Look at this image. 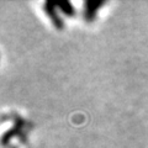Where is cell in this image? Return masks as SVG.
I'll return each instance as SVG.
<instances>
[{"mask_svg": "<svg viewBox=\"0 0 148 148\" xmlns=\"http://www.w3.org/2000/svg\"><path fill=\"white\" fill-rule=\"evenodd\" d=\"M57 6L59 10L68 16H73L74 14H75L74 6L72 5V3H69V1H59V3H57Z\"/></svg>", "mask_w": 148, "mask_h": 148, "instance_id": "3957f363", "label": "cell"}, {"mask_svg": "<svg viewBox=\"0 0 148 148\" xmlns=\"http://www.w3.org/2000/svg\"><path fill=\"white\" fill-rule=\"evenodd\" d=\"M43 9H45V12L48 15L49 20L52 21L53 26L56 27V29H58V30H62L63 29V21L58 15L57 3L56 1H46Z\"/></svg>", "mask_w": 148, "mask_h": 148, "instance_id": "6da1fadb", "label": "cell"}, {"mask_svg": "<svg viewBox=\"0 0 148 148\" xmlns=\"http://www.w3.org/2000/svg\"><path fill=\"white\" fill-rule=\"evenodd\" d=\"M21 127V122L18 121L16 125H15V127H14V130H11V131H9V132H6L5 135H4V138H3V143L4 145H6V142H8V140H9V137H11V136H14V135H16V133L18 132V128Z\"/></svg>", "mask_w": 148, "mask_h": 148, "instance_id": "277c9868", "label": "cell"}, {"mask_svg": "<svg viewBox=\"0 0 148 148\" xmlns=\"http://www.w3.org/2000/svg\"><path fill=\"white\" fill-rule=\"evenodd\" d=\"M104 4L105 1H101V0H86L84 3V18L85 20L88 22L94 21V18L96 16V11Z\"/></svg>", "mask_w": 148, "mask_h": 148, "instance_id": "7a4b0ae2", "label": "cell"}]
</instances>
